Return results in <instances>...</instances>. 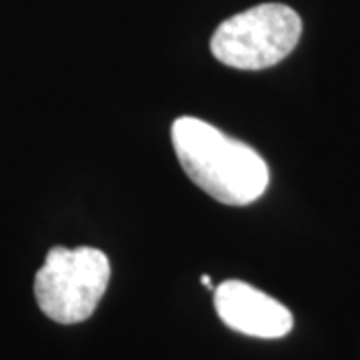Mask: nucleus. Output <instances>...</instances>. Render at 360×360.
<instances>
[{"mask_svg":"<svg viewBox=\"0 0 360 360\" xmlns=\"http://www.w3.org/2000/svg\"><path fill=\"white\" fill-rule=\"evenodd\" d=\"M172 146L186 176L222 205H250L269 188L264 158L200 118H176Z\"/></svg>","mask_w":360,"mask_h":360,"instance_id":"obj_1","label":"nucleus"},{"mask_svg":"<svg viewBox=\"0 0 360 360\" xmlns=\"http://www.w3.org/2000/svg\"><path fill=\"white\" fill-rule=\"evenodd\" d=\"M110 281V262L92 246H54L34 278L39 309L58 324L89 321Z\"/></svg>","mask_w":360,"mask_h":360,"instance_id":"obj_2","label":"nucleus"},{"mask_svg":"<svg viewBox=\"0 0 360 360\" xmlns=\"http://www.w3.org/2000/svg\"><path fill=\"white\" fill-rule=\"evenodd\" d=\"M302 34L300 16L286 4L266 2L226 18L210 39V51L222 65L262 70L295 51Z\"/></svg>","mask_w":360,"mask_h":360,"instance_id":"obj_3","label":"nucleus"},{"mask_svg":"<svg viewBox=\"0 0 360 360\" xmlns=\"http://www.w3.org/2000/svg\"><path fill=\"white\" fill-rule=\"evenodd\" d=\"M214 309L229 328L255 338H283L292 330L284 304L243 281H224L214 288Z\"/></svg>","mask_w":360,"mask_h":360,"instance_id":"obj_4","label":"nucleus"},{"mask_svg":"<svg viewBox=\"0 0 360 360\" xmlns=\"http://www.w3.org/2000/svg\"><path fill=\"white\" fill-rule=\"evenodd\" d=\"M200 283L205 284L206 288H210V290H214V286H212V283H210V276H208V274H205V276L200 278Z\"/></svg>","mask_w":360,"mask_h":360,"instance_id":"obj_5","label":"nucleus"}]
</instances>
